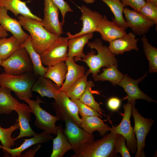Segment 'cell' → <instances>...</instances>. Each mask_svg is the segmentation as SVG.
Instances as JSON below:
<instances>
[{
	"instance_id": "obj_2",
	"label": "cell",
	"mask_w": 157,
	"mask_h": 157,
	"mask_svg": "<svg viewBox=\"0 0 157 157\" xmlns=\"http://www.w3.org/2000/svg\"><path fill=\"white\" fill-rule=\"evenodd\" d=\"M17 18L22 26L30 33L32 47L39 54L49 47L58 37L47 31L41 21L21 15Z\"/></svg>"
},
{
	"instance_id": "obj_34",
	"label": "cell",
	"mask_w": 157,
	"mask_h": 157,
	"mask_svg": "<svg viewBox=\"0 0 157 157\" xmlns=\"http://www.w3.org/2000/svg\"><path fill=\"white\" fill-rule=\"evenodd\" d=\"M90 73L88 70L78 78L66 92L71 99H79L85 91L88 84L87 77Z\"/></svg>"
},
{
	"instance_id": "obj_24",
	"label": "cell",
	"mask_w": 157,
	"mask_h": 157,
	"mask_svg": "<svg viewBox=\"0 0 157 157\" xmlns=\"http://www.w3.org/2000/svg\"><path fill=\"white\" fill-rule=\"evenodd\" d=\"M0 6L11 11L16 16L21 15L39 21L42 20L31 12L25 2L21 0H0Z\"/></svg>"
},
{
	"instance_id": "obj_14",
	"label": "cell",
	"mask_w": 157,
	"mask_h": 157,
	"mask_svg": "<svg viewBox=\"0 0 157 157\" xmlns=\"http://www.w3.org/2000/svg\"><path fill=\"white\" fill-rule=\"evenodd\" d=\"M146 73L141 78L133 79L127 74L124 76L118 85L122 87L127 93L126 99L128 101L132 103L136 99H143L148 102H156L142 92L138 86V83L142 81L147 75Z\"/></svg>"
},
{
	"instance_id": "obj_9",
	"label": "cell",
	"mask_w": 157,
	"mask_h": 157,
	"mask_svg": "<svg viewBox=\"0 0 157 157\" xmlns=\"http://www.w3.org/2000/svg\"><path fill=\"white\" fill-rule=\"evenodd\" d=\"M136 102L134 101L132 104L131 114L134 121V131L137 138V149L135 155L136 157H142V152L145 146L146 137L154 123L152 119H148L142 116L135 107Z\"/></svg>"
},
{
	"instance_id": "obj_3",
	"label": "cell",
	"mask_w": 157,
	"mask_h": 157,
	"mask_svg": "<svg viewBox=\"0 0 157 157\" xmlns=\"http://www.w3.org/2000/svg\"><path fill=\"white\" fill-rule=\"evenodd\" d=\"M119 134H105L101 139L90 141L83 144L72 157H108L116 156L115 142Z\"/></svg>"
},
{
	"instance_id": "obj_18",
	"label": "cell",
	"mask_w": 157,
	"mask_h": 157,
	"mask_svg": "<svg viewBox=\"0 0 157 157\" xmlns=\"http://www.w3.org/2000/svg\"><path fill=\"white\" fill-rule=\"evenodd\" d=\"M93 33L76 37H67L68 57L74 58L75 62L79 61L85 55L83 48L93 37Z\"/></svg>"
},
{
	"instance_id": "obj_26",
	"label": "cell",
	"mask_w": 157,
	"mask_h": 157,
	"mask_svg": "<svg viewBox=\"0 0 157 157\" xmlns=\"http://www.w3.org/2000/svg\"><path fill=\"white\" fill-rule=\"evenodd\" d=\"M11 91L6 87H0V114H9L24 104L19 103L13 97Z\"/></svg>"
},
{
	"instance_id": "obj_23",
	"label": "cell",
	"mask_w": 157,
	"mask_h": 157,
	"mask_svg": "<svg viewBox=\"0 0 157 157\" xmlns=\"http://www.w3.org/2000/svg\"><path fill=\"white\" fill-rule=\"evenodd\" d=\"M59 88L50 79L39 76L33 86L32 91L38 93L42 97H46L55 99L60 92Z\"/></svg>"
},
{
	"instance_id": "obj_5",
	"label": "cell",
	"mask_w": 157,
	"mask_h": 157,
	"mask_svg": "<svg viewBox=\"0 0 157 157\" xmlns=\"http://www.w3.org/2000/svg\"><path fill=\"white\" fill-rule=\"evenodd\" d=\"M54 108L56 116L65 122V128L63 130L64 133L75 153L84 144L94 140L92 134L88 133L81 128L63 110L58 108Z\"/></svg>"
},
{
	"instance_id": "obj_31",
	"label": "cell",
	"mask_w": 157,
	"mask_h": 157,
	"mask_svg": "<svg viewBox=\"0 0 157 157\" xmlns=\"http://www.w3.org/2000/svg\"><path fill=\"white\" fill-rule=\"evenodd\" d=\"M103 71L100 74H98L93 77L95 81H108L115 86L118 84L124 76V74L118 70L117 65H113L104 68Z\"/></svg>"
},
{
	"instance_id": "obj_13",
	"label": "cell",
	"mask_w": 157,
	"mask_h": 157,
	"mask_svg": "<svg viewBox=\"0 0 157 157\" xmlns=\"http://www.w3.org/2000/svg\"><path fill=\"white\" fill-rule=\"evenodd\" d=\"M78 8L81 13L80 19L82 21V27L80 32L74 35L68 32L66 33L68 37L78 36L97 32L99 23L103 17L99 12L93 11L84 5Z\"/></svg>"
},
{
	"instance_id": "obj_40",
	"label": "cell",
	"mask_w": 157,
	"mask_h": 157,
	"mask_svg": "<svg viewBox=\"0 0 157 157\" xmlns=\"http://www.w3.org/2000/svg\"><path fill=\"white\" fill-rule=\"evenodd\" d=\"M58 8L62 17V21L63 24L65 22V17L66 13L68 12H72L69 5L64 0H51Z\"/></svg>"
},
{
	"instance_id": "obj_44",
	"label": "cell",
	"mask_w": 157,
	"mask_h": 157,
	"mask_svg": "<svg viewBox=\"0 0 157 157\" xmlns=\"http://www.w3.org/2000/svg\"><path fill=\"white\" fill-rule=\"evenodd\" d=\"M89 4V3H92L94 2L95 0H81Z\"/></svg>"
},
{
	"instance_id": "obj_32",
	"label": "cell",
	"mask_w": 157,
	"mask_h": 157,
	"mask_svg": "<svg viewBox=\"0 0 157 157\" xmlns=\"http://www.w3.org/2000/svg\"><path fill=\"white\" fill-rule=\"evenodd\" d=\"M21 47L18 40L14 36L1 38L0 40V58L3 60Z\"/></svg>"
},
{
	"instance_id": "obj_10",
	"label": "cell",
	"mask_w": 157,
	"mask_h": 157,
	"mask_svg": "<svg viewBox=\"0 0 157 157\" xmlns=\"http://www.w3.org/2000/svg\"><path fill=\"white\" fill-rule=\"evenodd\" d=\"M67 37H59L48 49L40 54L43 64L52 66L65 61L68 57Z\"/></svg>"
},
{
	"instance_id": "obj_22",
	"label": "cell",
	"mask_w": 157,
	"mask_h": 157,
	"mask_svg": "<svg viewBox=\"0 0 157 157\" xmlns=\"http://www.w3.org/2000/svg\"><path fill=\"white\" fill-rule=\"evenodd\" d=\"M50 134L43 131L40 133H36L32 138L24 139V141L19 147L15 149L5 148L1 147L5 153L6 156L20 157L22 153L33 145L38 143L47 142L52 138Z\"/></svg>"
},
{
	"instance_id": "obj_29",
	"label": "cell",
	"mask_w": 157,
	"mask_h": 157,
	"mask_svg": "<svg viewBox=\"0 0 157 157\" xmlns=\"http://www.w3.org/2000/svg\"><path fill=\"white\" fill-rule=\"evenodd\" d=\"M47 70L44 77L48 78L60 88L63 83L67 70V67L65 61L59 62L47 67Z\"/></svg>"
},
{
	"instance_id": "obj_7",
	"label": "cell",
	"mask_w": 157,
	"mask_h": 157,
	"mask_svg": "<svg viewBox=\"0 0 157 157\" xmlns=\"http://www.w3.org/2000/svg\"><path fill=\"white\" fill-rule=\"evenodd\" d=\"M4 72L13 75H19L33 72V66L26 49L21 47L6 59L2 60L1 65Z\"/></svg>"
},
{
	"instance_id": "obj_6",
	"label": "cell",
	"mask_w": 157,
	"mask_h": 157,
	"mask_svg": "<svg viewBox=\"0 0 157 157\" xmlns=\"http://www.w3.org/2000/svg\"><path fill=\"white\" fill-rule=\"evenodd\" d=\"M24 100L30 106L31 112L36 117L34 125L41 130L50 134L56 135L57 126H56V122L60 119L56 116H53L43 109L40 106V104L44 102L39 96L36 97L35 100L30 98H24Z\"/></svg>"
},
{
	"instance_id": "obj_1",
	"label": "cell",
	"mask_w": 157,
	"mask_h": 157,
	"mask_svg": "<svg viewBox=\"0 0 157 157\" xmlns=\"http://www.w3.org/2000/svg\"><path fill=\"white\" fill-rule=\"evenodd\" d=\"M87 44L88 47L96 50L97 54L91 50L79 60L86 63L89 68L88 70L92 74L93 77L100 72L101 67L117 65L115 55L110 51L108 47L103 45L101 39L97 38L92 42H88Z\"/></svg>"
},
{
	"instance_id": "obj_20",
	"label": "cell",
	"mask_w": 157,
	"mask_h": 157,
	"mask_svg": "<svg viewBox=\"0 0 157 157\" xmlns=\"http://www.w3.org/2000/svg\"><path fill=\"white\" fill-rule=\"evenodd\" d=\"M52 104L54 108H58L63 110L80 126L81 119L78 116V107L69 98L66 92L60 91Z\"/></svg>"
},
{
	"instance_id": "obj_37",
	"label": "cell",
	"mask_w": 157,
	"mask_h": 157,
	"mask_svg": "<svg viewBox=\"0 0 157 157\" xmlns=\"http://www.w3.org/2000/svg\"><path fill=\"white\" fill-rule=\"evenodd\" d=\"M139 12L157 24V4L151 1H146L145 4L141 8Z\"/></svg>"
},
{
	"instance_id": "obj_39",
	"label": "cell",
	"mask_w": 157,
	"mask_h": 157,
	"mask_svg": "<svg viewBox=\"0 0 157 157\" xmlns=\"http://www.w3.org/2000/svg\"><path fill=\"white\" fill-rule=\"evenodd\" d=\"M125 139L120 135L117 139L115 144L114 148L116 152L119 153L123 157H130L129 151L126 146Z\"/></svg>"
},
{
	"instance_id": "obj_41",
	"label": "cell",
	"mask_w": 157,
	"mask_h": 157,
	"mask_svg": "<svg viewBox=\"0 0 157 157\" xmlns=\"http://www.w3.org/2000/svg\"><path fill=\"white\" fill-rule=\"evenodd\" d=\"M125 6H129L133 10L139 12L141 8L145 3V0H121Z\"/></svg>"
},
{
	"instance_id": "obj_12",
	"label": "cell",
	"mask_w": 157,
	"mask_h": 157,
	"mask_svg": "<svg viewBox=\"0 0 157 157\" xmlns=\"http://www.w3.org/2000/svg\"><path fill=\"white\" fill-rule=\"evenodd\" d=\"M123 13L128 27L131 28L133 33L137 35H145L151 27L156 24L154 22L147 19L134 10L125 7Z\"/></svg>"
},
{
	"instance_id": "obj_11",
	"label": "cell",
	"mask_w": 157,
	"mask_h": 157,
	"mask_svg": "<svg viewBox=\"0 0 157 157\" xmlns=\"http://www.w3.org/2000/svg\"><path fill=\"white\" fill-rule=\"evenodd\" d=\"M59 10L51 0H44V16L41 23L47 31L58 37L63 33V25L59 20Z\"/></svg>"
},
{
	"instance_id": "obj_19",
	"label": "cell",
	"mask_w": 157,
	"mask_h": 157,
	"mask_svg": "<svg viewBox=\"0 0 157 157\" xmlns=\"http://www.w3.org/2000/svg\"><path fill=\"white\" fill-rule=\"evenodd\" d=\"M65 62L67 70L65 82L58 90L66 92L74 82L85 74L86 69L83 66L76 63L74 58L68 57Z\"/></svg>"
},
{
	"instance_id": "obj_17",
	"label": "cell",
	"mask_w": 157,
	"mask_h": 157,
	"mask_svg": "<svg viewBox=\"0 0 157 157\" xmlns=\"http://www.w3.org/2000/svg\"><path fill=\"white\" fill-rule=\"evenodd\" d=\"M139 40L132 32L126 33L123 36L109 42L108 47L110 51L115 55L122 54L126 51L139 50L137 43Z\"/></svg>"
},
{
	"instance_id": "obj_8",
	"label": "cell",
	"mask_w": 157,
	"mask_h": 157,
	"mask_svg": "<svg viewBox=\"0 0 157 157\" xmlns=\"http://www.w3.org/2000/svg\"><path fill=\"white\" fill-rule=\"evenodd\" d=\"M132 104L128 101L123 106L124 112L122 119L118 125L111 128L110 132L122 135L126 141L127 147L129 151L135 153L137 151V143L134 129L131 126L130 122Z\"/></svg>"
},
{
	"instance_id": "obj_30",
	"label": "cell",
	"mask_w": 157,
	"mask_h": 157,
	"mask_svg": "<svg viewBox=\"0 0 157 157\" xmlns=\"http://www.w3.org/2000/svg\"><path fill=\"white\" fill-rule=\"evenodd\" d=\"M105 3L110 8L114 17L113 21L119 26L126 30L128 27L123 16V10L125 5L121 0H101Z\"/></svg>"
},
{
	"instance_id": "obj_4",
	"label": "cell",
	"mask_w": 157,
	"mask_h": 157,
	"mask_svg": "<svg viewBox=\"0 0 157 157\" xmlns=\"http://www.w3.org/2000/svg\"><path fill=\"white\" fill-rule=\"evenodd\" d=\"M35 76L32 72L17 75L3 72L0 74V86L13 92L21 100L30 98L33 96L32 88L35 81Z\"/></svg>"
},
{
	"instance_id": "obj_38",
	"label": "cell",
	"mask_w": 157,
	"mask_h": 157,
	"mask_svg": "<svg viewBox=\"0 0 157 157\" xmlns=\"http://www.w3.org/2000/svg\"><path fill=\"white\" fill-rule=\"evenodd\" d=\"M77 106L78 113L82 116H96L102 118L101 115L97 111L81 102L78 99H71Z\"/></svg>"
},
{
	"instance_id": "obj_28",
	"label": "cell",
	"mask_w": 157,
	"mask_h": 157,
	"mask_svg": "<svg viewBox=\"0 0 157 157\" xmlns=\"http://www.w3.org/2000/svg\"><path fill=\"white\" fill-rule=\"evenodd\" d=\"M21 47L24 48L27 51L33 66V74L35 76H43L47 70V67H44L42 63L40 54L37 53L33 48L30 35L27 41L21 44Z\"/></svg>"
},
{
	"instance_id": "obj_33",
	"label": "cell",
	"mask_w": 157,
	"mask_h": 157,
	"mask_svg": "<svg viewBox=\"0 0 157 157\" xmlns=\"http://www.w3.org/2000/svg\"><path fill=\"white\" fill-rule=\"evenodd\" d=\"M141 40L143 43L144 51L149 62V72L150 73L157 72V49L149 42L145 35Z\"/></svg>"
},
{
	"instance_id": "obj_45",
	"label": "cell",
	"mask_w": 157,
	"mask_h": 157,
	"mask_svg": "<svg viewBox=\"0 0 157 157\" xmlns=\"http://www.w3.org/2000/svg\"><path fill=\"white\" fill-rule=\"evenodd\" d=\"M145 1H150L153 2L156 4H157V0H145Z\"/></svg>"
},
{
	"instance_id": "obj_25",
	"label": "cell",
	"mask_w": 157,
	"mask_h": 157,
	"mask_svg": "<svg viewBox=\"0 0 157 157\" xmlns=\"http://www.w3.org/2000/svg\"><path fill=\"white\" fill-rule=\"evenodd\" d=\"M81 119L80 126L88 133L92 134L94 131H97L101 136H103L111 131V128L105 124L98 117L84 116Z\"/></svg>"
},
{
	"instance_id": "obj_47",
	"label": "cell",
	"mask_w": 157,
	"mask_h": 157,
	"mask_svg": "<svg viewBox=\"0 0 157 157\" xmlns=\"http://www.w3.org/2000/svg\"><path fill=\"white\" fill-rule=\"evenodd\" d=\"M1 38H0V40Z\"/></svg>"
},
{
	"instance_id": "obj_46",
	"label": "cell",
	"mask_w": 157,
	"mask_h": 157,
	"mask_svg": "<svg viewBox=\"0 0 157 157\" xmlns=\"http://www.w3.org/2000/svg\"><path fill=\"white\" fill-rule=\"evenodd\" d=\"M2 61V60L0 58V66L1 65Z\"/></svg>"
},
{
	"instance_id": "obj_35",
	"label": "cell",
	"mask_w": 157,
	"mask_h": 157,
	"mask_svg": "<svg viewBox=\"0 0 157 157\" xmlns=\"http://www.w3.org/2000/svg\"><path fill=\"white\" fill-rule=\"evenodd\" d=\"M94 85L92 81H88L85 91L78 99L83 103L98 112H101L103 110L99 104L95 101L92 94L91 88Z\"/></svg>"
},
{
	"instance_id": "obj_27",
	"label": "cell",
	"mask_w": 157,
	"mask_h": 157,
	"mask_svg": "<svg viewBox=\"0 0 157 157\" xmlns=\"http://www.w3.org/2000/svg\"><path fill=\"white\" fill-rule=\"evenodd\" d=\"M57 126L56 137L53 139V146L51 157H62L72 147L63 131L62 125Z\"/></svg>"
},
{
	"instance_id": "obj_15",
	"label": "cell",
	"mask_w": 157,
	"mask_h": 157,
	"mask_svg": "<svg viewBox=\"0 0 157 157\" xmlns=\"http://www.w3.org/2000/svg\"><path fill=\"white\" fill-rule=\"evenodd\" d=\"M7 11L4 8L0 6V26L10 32L22 44L27 41L29 35L23 30L19 21L10 17Z\"/></svg>"
},
{
	"instance_id": "obj_21",
	"label": "cell",
	"mask_w": 157,
	"mask_h": 157,
	"mask_svg": "<svg viewBox=\"0 0 157 157\" xmlns=\"http://www.w3.org/2000/svg\"><path fill=\"white\" fill-rule=\"evenodd\" d=\"M15 110L18 114V117L16 122L19 123L20 129L19 134L14 138L15 140L23 137H30L35 135L37 133L31 129L29 124V122L31 121V113L30 106L24 104Z\"/></svg>"
},
{
	"instance_id": "obj_36",
	"label": "cell",
	"mask_w": 157,
	"mask_h": 157,
	"mask_svg": "<svg viewBox=\"0 0 157 157\" xmlns=\"http://www.w3.org/2000/svg\"><path fill=\"white\" fill-rule=\"evenodd\" d=\"M19 128V123L16 122L14 125L8 128H3L0 125V141L2 146L0 148H11L12 146L15 144V140L11 137L13 132Z\"/></svg>"
},
{
	"instance_id": "obj_42",
	"label": "cell",
	"mask_w": 157,
	"mask_h": 157,
	"mask_svg": "<svg viewBox=\"0 0 157 157\" xmlns=\"http://www.w3.org/2000/svg\"><path fill=\"white\" fill-rule=\"evenodd\" d=\"M121 100L117 97H113L109 99L107 101V106L109 109L113 111L118 109L121 105Z\"/></svg>"
},
{
	"instance_id": "obj_16",
	"label": "cell",
	"mask_w": 157,
	"mask_h": 157,
	"mask_svg": "<svg viewBox=\"0 0 157 157\" xmlns=\"http://www.w3.org/2000/svg\"><path fill=\"white\" fill-rule=\"evenodd\" d=\"M125 30L113 21L109 20L105 15L99 23L97 32L100 33L102 39L109 43L125 35L127 33Z\"/></svg>"
},
{
	"instance_id": "obj_43",
	"label": "cell",
	"mask_w": 157,
	"mask_h": 157,
	"mask_svg": "<svg viewBox=\"0 0 157 157\" xmlns=\"http://www.w3.org/2000/svg\"><path fill=\"white\" fill-rule=\"evenodd\" d=\"M8 35L7 32L0 26V38L6 37Z\"/></svg>"
}]
</instances>
